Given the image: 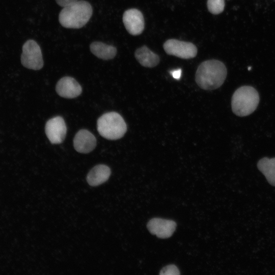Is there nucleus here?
Instances as JSON below:
<instances>
[{
    "mask_svg": "<svg viewBox=\"0 0 275 275\" xmlns=\"http://www.w3.org/2000/svg\"><path fill=\"white\" fill-rule=\"evenodd\" d=\"M227 73L223 62L216 60H207L199 66L196 73V81L202 89L215 90L223 85Z\"/></svg>",
    "mask_w": 275,
    "mask_h": 275,
    "instance_id": "f257e3e1",
    "label": "nucleus"
},
{
    "mask_svg": "<svg viewBox=\"0 0 275 275\" xmlns=\"http://www.w3.org/2000/svg\"><path fill=\"white\" fill-rule=\"evenodd\" d=\"M92 13V7L89 2L77 0L63 7L59 15V21L65 28L80 29L88 23Z\"/></svg>",
    "mask_w": 275,
    "mask_h": 275,
    "instance_id": "f03ea898",
    "label": "nucleus"
},
{
    "mask_svg": "<svg viewBox=\"0 0 275 275\" xmlns=\"http://www.w3.org/2000/svg\"><path fill=\"white\" fill-rule=\"evenodd\" d=\"M259 102V94L254 88L250 86H242L233 94L232 109L237 116H246L255 111Z\"/></svg>",
    "mask_w": 275,
    "mask_h": 275,
    "instance_id": "7ed1b4c3",
    "label": "nucleus"
},
{
    "mask_svg": "<svg viewBox=\"0 0 275 275\" xmlns=\"http://www.w3.org/2000/svg\"><path fill=\"white\" fill-rule=\"evenodd\" d=\"M99 134L109 140H116L123 136L127 131V125L123 117L118 113H106L97 121Z\"/></svg>",
    "mask_w": 275,
    "mask_h": 275,
    "instance_id": "20e7f679",
    "label": "nucleus"
},
{
    "mask_svg": "<svg viewBox=\"0 0 275 275\" xmlns=\"http://www.w3.org/2000/svg\"><path fill=\"white\" fill-rule=\"evenodd\" d=\"M22 65L30 69L38 70L43 66L41 49L37 43L33 40H29L22 47L21 56Z\"/></svg>",
    "mask_w": 275,
    "mask_h": 275,
    "instance_id": "39448f33",
    "label": "nucleus"
},
{
    "mask_svg": "<svg viewBox=\"0 0 275 275\" xmlns=\"http://www.w3.org/2000/svg\"><path fill=\"white\" fill-rule=\"evenodd\" d=\"M167 53L177 57L188 59L196 57L197 53L196 46L190 42L169 39L163 44Z\"/></svg>",
    "mask_w": 275,
    "mask_h": 275,
    "instance_id": "423d86ee",
    "label": "nucleus"
},
{
    "mask_svg": "<svg viewBox=\"0 0 275 275\" xmlns=\"http://www.w3.org/2000/svg\"><path fill=\"white\" fill-rule=\"evenodd\" d=\"M46 135L52 144L62 143L66 135L67 127L63 118L57 116L48 120L45 126Z\"/></svg>",
    "mask_w": 275,
    "mask_h": 275,
    "instance_id": "0eeeda50",
    "label": "nucleus"
},
{
    "mask_svg": "<svg viewBox=\"0 0 275 275\" xmlns=\"http://www.w3.org/2000/svg\"><path fill=\"white\" fill-rule=\"evenodd\" d=\"M123 22L127 32L132 35H139L144 29V17L138 9H130L125 11L123 15Z\"/></svg>",
    "mask_w": 275,
    "mask_h": 275,
    "instance_id": "6e6552de",
    "label": "nucleus"
},
{
    "mask_svg": "<svg viewBox=\"0 0 275 275\" xmlns=\"http://www.w3.org/2000/svg\"><path fill=\"white\" fill-rule=\"evenodd\" d=\"M175 222L161 218H153L147 224L149 232L161 238L171 237L176 228Z\"/></svg>",
    "mask_w": 275,
    "mask_h": 275,
    "instance_id": "1a4fd4ad",
    "label": "nucleus"
},
{
    "mask_svg": "<svg viewBox=\"0 0 275 275\" xmlns=\"http://www.w3.org/2000/svg\"><path fill=\"white\" fill-rule=\"evenodd\" d=\"M56 91L61 97L74 98L81 93L82 88L74 78L70 76H65L58 81Z\"/></svg>",
    "mask_w": 275,
    "mask_h": 275,
    "instance_id": "9d476101",
    "label": "nucleus"
},
{
    "mask_svg": "<svg viewBox=\"0 0 275 275\" xmlns=\"http://www.w3.org/2000/svg\"><path fill=\"white\" fill-rule=\"evenodd\" d=\"M73 146L75 150L81 153H88L96 146L95 136L86 129H80L73 139Z\"/></svg>",
    "mask_w": 275,
    "mask_h": 275,
    "instance_id": "9b49d317",
    "label": "nucleus"
},
{
    "mask_svg": "<svg viewBox=\"0 0 275 275\" xmlns=\"http://www.w3.org/2000/svg\"><path fill=\"white\" fill-rule=\"evenodd\" d=\"M111 173V169L108 166L98 164L90 171L87 176V181L91 186H98L106 182Z\"/></svg>",
    "mask_w": 275,
    "mask_h": 275,
    "instance_id": "f8f14e48",
    "label": "nucleus"
},
{
    "mask_svg": "<svg viewBox=\"0 0 275 275\" xmlns=\"http://www.w3.org/2000/svg\"><path fill=\"white\" fill-rule=\"evenodd\" d=\"M134 55L141 65L146 67H154L159 62V57L146 46L138 48Z\"/></svg>",
    "mask_w": 275,
    "mask_h": 275,
    "instance_id": "ddd939ff",
    "label": "nucleus"
},
{
    "mask_svg": "<svg viewBox=\"0 0 275 275\" xmlns=\"http://www.w3.org/2000/svg\"><path fill=\"white\" fill-rule=\"evenodd\" d=\"M91 52L97 58L108 60L113 59L117 54V48L103 42L95 41L90 45Z\"/></svg>",
    "mask_w": 275,
    "mask_h": 275,
    "instance_id": "4468645a",
    "label": "nucleus"
},
{
    "mask_svg": "<svg viewBox=\"0 0 275 275\" xmlns=\"http://www.w3.org/2000/svg\"><path fill=\"white\" fill-rule=\"evenodd\" d=\"M259 170L264 175L268 182L275 186V157H264L257 163Z\"/></svg>",
    "mask_w": 275,
    "mask_h": 275,
    "instance_id": "2eb2a0df",
    "label": "nucleus"
},
{
    "mask_svg": "<svg viewBox=\"0 0 275 275\" xmlns=\"http://www.w3.org/2000/svg\"><path fill=\"white\" fill-rule=\"evenodd\" d=\"M207 8L209 11L213 14L222 13L225 7V0H208Z\"/></svg>",
    "mask_w": 275,
    "mask_h": 275,
    "instance_id": "dca6fc26",
    "label": "nucleus"
},
{
    "mask_svg": "<svg viewBox=\"0 0 275 275\" xmlns=\"http://www.w3.org/2000/svg\"><path fill=\"white\" fill-rule=\"evenodd\" d=\"M160 274L165 275H178L180 271L177 267L174 264L168 265L164 267L160 271Z\"/></svg>",
    "mask_w": 275,
    "mask_h": 275,
    "instance_id": "f3484780",
    "label": "nucleus"
},
{
    "mask_svg": "<svg viewBox=\"0 0 275 275\" xmlns=\"http://www.w3.org/2000/svg\"><path fill=\"white\" fill-rule=\"evenodd\" d=\"M172 76L176 79H179L181 77L182 70L181 69L173 70L170 72Z\"/></svg>",
    "mask_w": 275,
    "mask_h": 275,
    "instance_id": "a211bd4d",
    "label": "nucleus"
},
{
    "mask_svg": "<svg viewBox=\"0 0 275 275\" xmlns=\"http://www.w3.org/2000/svg\"><path fill=\"white\" fill-rule=\"evenodd\" d=\"M76 1L77 0H56L58 5L63 7Z\"/></svg>",
    "mask_w": 275,
    "mask_h": 275,
    "instance_id": "6ab92c4d",
    "label": "nucleus"
}]
</instances>
